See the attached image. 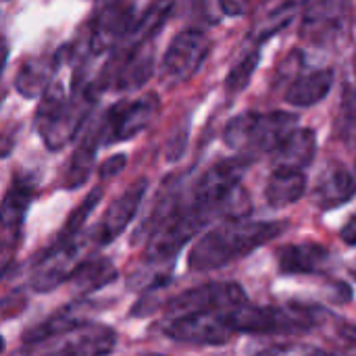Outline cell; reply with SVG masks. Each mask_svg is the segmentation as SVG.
Returning a JSON list of instances; mask_svg holds the SVG:
<instances>
[{"label": "cell", "mask_w": 356, "mask_h": 356, "mask_svg": "<svg viewBox=\"0 0 356 356\" xmlns=\"http://www.w3.org/2000/svg\"><path fill=\"white\" fill-rule=\"evenodd\" d=\"M286 227L284 221H250L248 217L223 221L194 242L188 252V269L194 273L223 269L275 240Z\"/></svg>", "instance_id": "6da1fadb"}, {"label": "cell", "mask_w": 356, "mask_h": 356, "mask_svg": "<svg viewBox=\"0 0 356 356\" xmlns=\"http://www.w3.org/2000/svg\"><path fill=\"white\" fill-rule=\"evenodd\" d=\"M94 98V83L73 86V94L67 96L65 88L58 81H52L42 94L33 117V125L48 150L58 152L79 134L96 102Z\"/></svg>", "instance_id": "7a4b0ae2"}, {"label": "cell", "mask_w": 356, "mask_h": 356, "mask_svg": "<svg viewBox=\"0 0 356 356\" xmlns=\"http://www.w3.org/2000/svg\"><path fill=\"white\" fill-rule=\"evenodd\" d=\"M298 129V117L286 111H244L232 117L223 129V142L248 161L261 154H275L277 148Z\"/></svg>", "instance_id": "3957f363"}, {"label": "cell", "mask_w": 356, "mask_h": 356, "mask_svg": "<svg viewBox=\"0 0 356 356\" xmlns=\"http://www.w3.org/2000/svg\"><path fill=\"white\" fill-rule=\"evenodd\" d=\"M327 313L321 307L288 302L282 307L244 305L227 313V321L236 334L252 336H296L321 327Z\"/></svg>", "instance_id": "277c9868"}, {"label": "cell", "mask_w": 356, "mask_h": 356, "mask_svg": "<svg viewBox=\"0 0 356 356\" xmlns=\"http://www.w3.org/2000/svg\"><path fill=\"white\" fill-rule=\"evenodd\" d=\"M248 305V296L238 282H207L190 288L165 302L171 319L194 315H225Z\"/></svg>", "instance_id": "5b68a950"}, {"label": "cell", "mask_w": 356, "mask_h": 356, "mask_svg": "<svg viewBox=\"0 0 356 356\" xmlns=\"http://www.w3.org/2000/svg\"><path fill=\"white\" fill-rule=\"evenodd\" d=\"M117 346V332L104 323L88 321L48 340L25 344V356H108Z\"/></svg>", "instance_id": "8992f818"}, {"label": "cell", "mask_w": 356, "mask_h": 356, "mask_svg": "<svg viewBox=\"0 0 356 356\" xmlns=\"http://www.w3.org/2000/svg\"><path fill=\"white\" fill-rule=\"evenodd\" d=\"M211 52L209 35L198 27H186L173 35L169 42L163 60H161V79L169 86H179L192 79L204 65Z\"/></svg>", "instance_id": "52a82bcc"}, {"label": "cell", "mask_w": 356, "mask_h": 356, "mask_svg": "<svg viewBox=\"0 0 356 356\" xmlns=\"http://www.w3.org/2000/svg\"><path fill=\"white\" fill-rule=\"evenodd\" d=\"M159 106H161V100H159V94H154V92H150L138 100H121V102L113 104L102 115V121L98 123L102 146L131 140L134 136L144 131L156 117Z\"/></svg>", "instance_id": "ba28073f"}, {"label": "cell", "mask_w": 356, "mask_h": 356, "mask_svg": "<svg viewBox=\"0 0 356 356\" xmlns=\"http://www.w3.org/2000/svg\"><path fill=\"white\" fill-rule=\"evenodd\" d=\"M140 15L131 2H108L96 8L88 29V50L98 56L108 50H117L134 29Z\"/></svg>", "instance_id": "9c48e42d"}, {"label": "cell", "mask_w": 356, "mask_h": 356, "mask_svg": "<svg viewBox=\"0 0 356 356\" xmlns=\"http://www.w3.org/2000/svg\"><path fill=\"white\" fill-rule=\"evenodd\" d=\"M163 334L165 338L188 346H225L236 336L227 321V313L169 319L163 325Z\"/></svg>", "instance_id": "30bf717a"}, {"label": "cell", "mask_w": 356, "mask_h": 356, "mask_svg": "<svg viewBox=\"0 0 356 356\" xmlns=\"http://www.w3.org/2000/svg\"><path fill=\"white\" fill-rule=\"evenodd\" d=\"M146 190H148V181H146V177H140L121 196H117L108 204V209L102 213V219L92 227L90 240L96 246H108L111 242H115L127 229V225L134 221Z\"/></svg>", "instance_id": "8fae6325"}, {"label": "cell", "mask_w": 356, "mask_h": 356, "mask_svg": "<svg viewBox=\"0 0 356 356\" xmlns=\"http://www.w3.org/2000/svg\"><path fill=\"white\" fill-rule=\"evenodd\" d=\"M275 257L282 275H323L334 267L332 250L317 242L286 244Z\"/></svg>", "instance_id": "7c38bea8"}, {"label": "cell", "mask_w": 356, "mask_h": 356, "mask_svg": "<svg viewBox=\"0 0 356 356\" xmlns=\"http://www.w3.org/2000/svg\"><path fill=\"white\" fill-rule=\"evenodd\" d=\"M33 200V184L21 175L13 177L4 200H2V244H4V263L8 259L10 244H17L21 225L25 221L27 209Z\"/></svg>", "instance_id": "4fadbf2b"}, {"label": "cell", "mask_w": 356, "mask_h": 356, "mask_svg": "<svg viewBox=\"0 0 356 356\" xmlns=\"http://www.w3.org/2000/svg\"><path fill=\"white\" fill-rule=\"evenodd\" d=\"M77 248L79 246L67 248V250H50V248H46L35 261L33 275L29 280L31 290L40 292V294H46V292H52L58 286L67 284L71 280L75 267H77L75 265V254L79 252Z\"/></svg>", "instance_id": "5bb4252c"}, {"label": "cell", "mask_w": 356, "mask_h": 356, "mask_svg": "<svg viewBox=\"0 0 356 356\" xmlns=\"http://www.w3.org/2000/svg\"><path fill=\"white\" fill-rule=\"evenodd\" d=\"M65 54V48L56 50V52H48V54H40L33 56L29 60H25L19 69V73L15 75V90L23 96V98H42V94L52 86L50 79L56 73L60 58Z\"/></svg>", "instance_id": "9a60e30c"}, {"label": "cell", "mask_w": 356, "mask_h": 356, "mask_svg": "<svg viewBox=\"0 0 356 356\" xmlns=\"http://www.w3.org/2000/svg\"><path fill=\"white\" fill-rule=\"evenodd\" d=\"M356 194V177L342 165H330L313 192L315 204L321 211H334L344 207L348 200H353Z\"/></svg>", "instance_id": "2e32d148"}, {"label": "cell", "mask_w": 356, "mask_h": 356, "mask_svg": "<svg viewBox=\"0 0 356 356\" xmlns=\"http://www.w3.org/2000/svg\"><path fill=\"white\" fill-rule=\"evenodd\" d=\"M334 77H336V73L330 67L302 73L288 86L284 98L292 106H300V108L313 106L330 94L332 86H334Z\"/></svg>", "instance_id": "e0dca14e"}, {"label": "cell", "mask_w": 356, "mask_h": 356, "mask_svg": "<svg viewBox=\"0 0 356 356\" xmlns=\"http://www.w3.org/2000/svg\"><path fill=\"white\" fill-rule=\"evenodd\" d=\"M90 309V302L88 300H77V302H71L63 309H58L56 313H52L48 319H44L42 323L29 327L25 334H23V346L25 344H35V342H42V340H48L52 336H58L67 330H73L77 325H83L88 323L90 319L86 317V311Z\"/></svg>", "instance_id": "ac0fdd59"}, {"label": "cell", "mask_w": 356, "mask_h": 356, "mask_svg": "<svg viewBox=\"0 0 356 356\" xmlns=\"http://www.w3.org/2000/svg\"><path fill=\"white\" fill-rule=\"evenodd\" d=\"M317 154V136L311 127H298L273 154L275 169L305 171Z\"/></svg>", "instance_id": "d6986e66"}, {"label": "cell", "mask_w": 356, "mask_h": 356, "mask_svg": "<svg viewBox=\"0 0 356 356\" xmlns=\"http://www.w3.org/2000/svg\"><path fill=\"white\" fill-rule=\"evenodd\" d=\"M100 144H102L100 125H96L94 129L83 134L81 142L77 144V148L73 150L69 163L65 165V171H63V177H60L63 188L77 190L81 184H86V179L92 173V167H94V161H96V150H98Z\"/></svg>", "instance_id": "ffe728a7"}, {"label": "cell", "mask_w": 356, "mask_h": 356, "mask_svg": "<svg viewBox=\"0 0 356 356\" xmlns=\"http://www.w3.org/2000/svg\"><path fill=\"white\" fill-rule=\"evenodd\" d=\"M305 192H307L305 171L273 169L265 186V200L271 209H286L298 202L305 196Z\"/></svg>", "instance_id": "44dd1931"}, {"label": "cell", "mask_w": 356, "mask_h": 356, "mask_svg": "<svg viewBox=\"0 0 356 356\" xmlns=\"http://www.w3.org/2000/svg\"><path fill=\"white\" fill-rule=\"evenodd\" d=\"M348 10L346 2H315L305 6V19H302V35L321 40L327 35V29H338V25L344 19V13Z\"/></svg>", "instance_id": "7402d4cb"}, {"label": "cell", "mask_w": 356, "mask_h": 356, "mask_svg": "<svg viewBox=\"0 0 356 356\" xmlns=\"http://www.w3.org/2000/svg\"><path fill=\"white\" fill-rule=\"evenodd\" d=\"M117 267L113 265L111 259H90L83 261L75 267L73 275H71V284L75 288L77 294H92L104 286H108L111 282L117 280Z\"/></svg>", "instance_id": "603a6c76"}, {"label": "cell", "mask_w": 356, "mask_h": 356, "mask_svg": "<svg viewBox=\"0 0 356 356\" xmlns=\"http://www.w3.org/2000/svg\"><path fill=\"white\" fill-rule=\"evenodd\" d=\"M100 198H102V188H100V186H96L94 190H90L88 196L83 198V202H81L77 209H73V213L67 217L65 225L60 227L58 236L54 238V242H52L48 248H50V250H67V248L79 246L77 238H79V234H81V227H83V223L88 221V217L92 215V211L98 207Z\"/></svg>", "instance_id": "cb8c5ba5"}, {"label": "cell", "mask_w": 356, "mask_h": 356, "mask_svg": "<svg viewBox=\"0 0 356 356\" xmlns=\"http://www.w3.org/2000/svg\"><path fill=\"white\" fill-rule=\"evenodd\" d=\"M300 4L298 2H286V4H277L275 8H271L261 21L254 23V27L248 31V42H252L254 46L267 42L269 38H273L277 31H282L284 27H288L292 23V19L300 13Z\"/></svg>", "instance_id": "d4e9b609"}, {"label": "cell", "mask_w": 356, "mask_h": 356, "mask_svg": "<svg viewBox=\"0 0 356 356\" xmlns=\"http://www.w3.org/2000/svg\"><path fill=\"white\" fill-rule=\"evenodd\" d=\"M261 63V52L259 50H250L248 54H244L227 73L225 77V92L227 96H236L240 92H244L250 83V77L254 75L257 67Z\"/></svg>", "instance_id": "484cf974"}, {"label": "cell", "mask_w": 356, "mask_h": 356, "mask_svg": "<svg viewBox=\"0 0 356 356\" xmlns=\"http://www.w3.org/2000/svg\"><path fill=\"white\" fill-rule=\"evenodd\" d=\"M338 129L348 144H356V86L346 88L340 119H338Z\"/></svg>", "instance_id": "4316f807"}, {"label": "cell", "mask_w": 356, "mask_h": 356, "mask_svg": "<svg viewBox=\"0 0 356 356\" xmlns=\"http://www.w3.org/2000/svg\"><path fill=\"white\" fill-rule=\"evenodd\" d=\"M261 356H332L330 350L317 346H273Z\"/></svg>", "instance_id": "83f0119b"}, {"label": "cell", "mask_w": 356, "mask_h": 356, "mask_svg": "<svg viewBox=\"0 0 356 356\" xmlns=\"http://www.w3.org/2000/svg\"><path fill=\"white\" fill-rule=\"evenodd\" d=\"M125 163H127V156L125 154H113V156H108L106 161L100 163V169H98L100 179L106 181L111 177H117L125 169Z\"/></svg>", "instance_id": "f1b7e54d"}, {"label": "cell", "mask_w": 356, "mask_h": 356, "mask_svg": "<svg viewBox=\"0 0 356 356\" xmlns=\"http://www.w3.org/2000/svg\"><path fill=\"white\" fill-rule=\"evenodd\" d=\"M340 240L346 246H356V213H353L340 229Z\"/></svg>", "instance_id": "f546056e"}, {"label": "cell", "mask_w": 356, "mask_h": 356, "mask_svg": "<svg viewBox=\"0 0 356 356\" xmlns=\"http://www.w3.org/2000/svg\"><path fill=\"white\" fill-rule=\"evenodd\" d=\"M346 338V346L340 348H332L330 355L332 356H356V334H342Z\"/></svg>", "instance_id": "4dcf8cb0"}, {"label": "cell", "mask_w": 356, "mask_h": 356, "mask_svg": "<svg viewBox=\"0 0 356 356\" xmlns=\"http://www.w3.org/2000/svg\"><path fill=\"white\" fill-rule=\"evenodd\" d=\"M219 8L225 15H244L250 6L246 2H219Z\"/></svg>", "instance_id": "1f68e13d"}, {"label": "cell", "mask_w": 356, "mask_h": 356, "mask_svg": "<svg viewBox=\"0 0 356 356\" xmlns=\"http://www.w3.org/2000/svg\"><path fill=\"white\" fill-rule=\"evenodd\" d=\"M350 273H353V277H355V280H356V261H355V265L350 267Z\"/></svg>", "instance_id": "d6a6232c"}, {"label": "cell", "mask_w": 356, "mask_h": 356, "mask_svg": "<svg viewBox=\"0 0 356 356\" xmlns=\"http://www.w3.org/2000/svg\"><path fill=\"white\" fill-rule=\"evenodd\" d=\"M142 356H165V355H154V353H148V355H142Z\"/></svg>", "instance_id": "836d02e7"}, {"label": "cell", "mask_w": 356, "mask_h": 356, "mask_svg": "<svg viewBox=\"0 0 356 356\" xmlns=\"http://www.w3.org/2000/svg\"><path fill=\"white\" fill-rule=\"evenodd\" d=\"M355 173H356V167H355Z\"/></svg>", "instance_id": "e575fe53"}]
</instances>
